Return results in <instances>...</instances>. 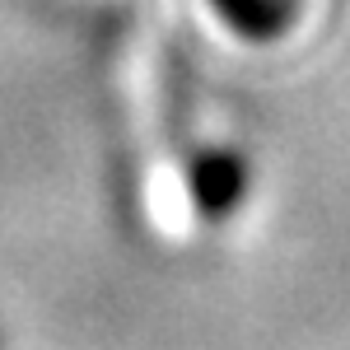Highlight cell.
<instances>
[{"mask_svg": "<svg viewBox=\"0 0 350 350\" xmlns=\"http://www.w3.org/2000/svg\"><path fill=\"white\" fill-rule=\"evenodd\" d=\"M211 5L239 38H252V42L280 38L299 14V0H211Z\"/></svg>", "mask_w": 350, "mask_h": 350, "instance_id": "cell-2", "label": "cell"}, {"mask_svg": "<svg viewBox=\"0 0 350 350\" xmlns=\"http://www.w3.org/2000/svg\"><path fill=\"white\" fill-rule=\"evenodd\" d=\"M187 191L206 224H224L247 201V159L239 150H201L187 163Z\"/></svg>", "mask_w": 350, "mask_h": 350, "instance_id": "cell-1", "label": "cell"}, {"mask_svg": "<svg viewBox=\"0 0 350 350\" xmlns=\"http://www.w3.org/2000/svg\"><path fill=\"white\" fill-rule=\"evenodd\" d=\"M0 350H5V336H0Z\"/></svg>", "mask_w": 350, "mask_h": 350, "instance_id": "cell-3", "label": "cell"}]
</instances>
